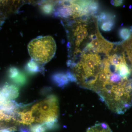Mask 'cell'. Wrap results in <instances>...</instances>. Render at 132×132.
Returning a JSON list of instances; mask_svg holds the SVG:
<instances>
[{"instance_id":"cell-1","label":"cell","mask_w":132,"mask_h":132,"mask_svg":"<svg viewBox=\"0 0 132 132\" xmlns=\"http://www.w3.org/2000/svg\"><path fill=\"white\" fill-rule=\"evenodd\" d=\"M28 50L31 60L39 65H44L54 57L56 43L54 38L50 36H40L29 43Z\"/></svg>"},{"instance_id":"cell-2","label":"cell","mask_w":132,"mask_h":132,"mask_svg":"<svg viewBox=\"0 0 132 132\" xmlns=\"http://www.w3.org/2000/svg\"><path fill=\"white\" fill-rule=\"evenodd\" d=\"M35 121L38 124L58 122L59 102L56 96L50 95L33 105L31 109Z\"/></svg>"},{"instance_id":"cell-3","label":"cell","mask_w":132,"mask_h":132,"mask_svg":"<svg viewBox=\"0 0 132 132\" xmlns=\"http://www.w3.org/2000/svg\"><path fill=\"white\" fill-rule=\"evenodd\" d=\"M25 2L24 1H0V10L6 17L16 13Z\"/></svg>"},{"instance_id":"cell-4","label":"cell","mask_w":132,"mask_h":132,"mask_svg":"<svg viewBox=\"0 0 132 132\" xmlns=\"http://www.w3.org/2000/svg\"><path fill=\"white\" fill-rule=\"evenodd\" d=\"M16 122L23 125H32L35 120L31 111H24L17 113L16 117Z\"/></svg>"},{"instance_id":"cell-5","label":"cell","mask_w":132,"mask_h":132,"mask_svg":"<svg viewBox=\"0 0 132 132\" xmlns=\"http://www.w3.org/2000/svg\"><path fill=\"white\" fill-rule=\"evenodd\" d=\"M1 92L9 100L16 98L19 94V88L13 85H5Z\"/></svg>"},{"instance_id":"cell-6","label":"cell","mask_w":132,"mask_h":132,"mask_svg":"<svg viewBox=\"0 0 132 132\" xmlns=\"http://www.w3.org/2000/svg\"><path fill=\"white\" fill-rule=\"evenodd\" d=\"M52 80L55 85L60 87H64L68 83L69 80L65 74L57 73L52 76Z\"/></svg>"},{"instance_id":"cell-7","label":"cell","mask_w":132,"mask_h":132,"mask_svg":"<svg viewBox=\"0 0 132 132\" xmlns=\"http://www.w3.org/2000/svg\"><path fill=\"white\" fill-rule=\"evenodd\" d=\"M87 132H112L108 125L105 123H100L88 128Z\"/></svg>"},{"instance_id":"cell-8","label":"cell","mask_w":132,"mask_h":132,"mask_svg":"<svg viewBox=\"0 0 132 132\" xmlns=\"http://www.w3.org/2000/svg\"><path fill=\"white\" fill-rule=\"evenodd\" d=\"M43 69L41 68L39 64L31 60L26 65V69L31 73H35L40 72Z\"/></svg>"},{"instance_id":"cell-9","label":"cell","mask_w":132,"mask_h":132,"mask_svg":"<svg viewBox=\"0 0 132 132\" xmlns=\"http://www.w3.org/2000/svg\"><path fill=\"white\" fill-rule=\"evenodd\" d=\"M108 59L111 64L115 66L120 65L126 60L124 56L121 57L118 54L109 56Z\"/></svg>"},{"instance_id":"cell-10","label":"cell","mask_w":132,"mask_h":132,"mask_svg":"<svg viewBox=\"0 0 132 132\" xmlns=\"http://www.w3.org/2000/svg\"><path fill=\"white\" fill-rule=\"evenodd\" d=\"M115 24L114 19L109 20L101 23V29L102 31L105 32H109L113 28Z\"/></svg>"},{"instance_id":"cell-11","label":"cell","mask_w":132,"mask_h":132,"mask_svg":"<svg viewBox=\"0 0 132 132\" xmlns=\"http://www.w3.org/2000/svg\"><path fill=\"white\" fill-rule=\"evenodd\" d=\"M54 2H45V3L43 2L40 5H41L40 7H41V9L43 12H45L49 14L53 10L54 11L55 6L56 4L55 3L54 4Z\"/></svg>"},{"instance_id":"cell-12","label":"cell","mask_w":132,"mask_h":132,"mask_svg":"<svg viewBox=\"0 0 132 132\" xmlns=\"http://www.w3.org/2000/svg\"><path fill=\"white\" fill-rule=\"evenodd\" d=\"M114 18V15L105 12H101L97 16L98 21L102 23L109 20H113Z\"/></svg>"},{"instance_id":"cell-13","label":"cell","mask_w":132,"mask_h":132,"mask_svg":"<svg viewBox=\"0 0 132 132\" xmlns=\"http://www.w3.org/2000/svg\"><path fill=\"white\" fill-rule=\"evenodd\" d=\"M131 32L130 29L123 28L120 29L119 33L121 38L124 40H126L130 38Z\"/></svg>"},{"instance_id":"cell-14","label":"cell","mask_w":132,"mask_h":132,"mask_svg":"<svg viewBox=\"0 0 132 132\" xmlns=\"http://www.w3.org/2000/svg\"><path fill=\"white\" fill-rule=\"evenodd\" d=\"M47 130L43 124H35L31 126V132H46Z\"/></svg>"},{"instance_id":"cell-15","label":"cell","mask_w":132,"mask_h":132,"mask_svg":"<svg viewBox=\"0 0 132 132\" xmlns=\"http://www.w3.org/2000/svg\"><path fill=\"white\" fill-rule=\"evenodd\" d=\"M18 76L17 78L14 79V82L19 86H22L24 85L26 81V78L25 76L22 74L19 75V76Z\"/></svg>"},{"instance_id":"cell-16","label":"cell","mask_w":132,"mask_h":132,"mask_svg":"<svg viewBox=\"0 0 132 132\" xmlns=\"http://www.w3.org/2000/svg\"><path fill=\"white\" fill-rule=\"evenodd\" d=\"M19 71L17 68L12 67L10 69L9 71L10 77L12 79H14L19 75Z\"/></svg>"},{"instance_id":"cell-17","label":"cell","mask_w":132,"mask_h":132,"mask_svg":"<svg viewBox=\"0 0 132 132\" xmlns=\"http://www.w3.org/2000/svg\"><path fill=\"white\" fill-rule=\"evenodd\" d=\"M79 28L81 34H82L84 38H85L87 36L88 34L86 28L84 26H82L81 25L79 26Z\"/></svg>"},{"instance_id":"cell-18","label":"cell","mask_w":132,"mask_h":132,"mask_svg":"<svg viewBox=\"0 0 132 132\" xmlns=\"http://www.w3.org/2000/svg\"><path fill=\"white\" fill-rule=\"evenodd\" d=\"M111 4L116 7L120 6L123 4V1H111Z\"/></svg>"},{"instance_id":"cell-19","label":"cell","mask_w":132,"mask_h":132,"mask_svg":"<svg viewBox=\"0 0 132 132\" xmlns=\"http://www.w3.org/2000/svg\"><path fill=\"white\" fill-rule=\"evenodd\" d=\"M5 18H6V17L4 15V14L2 13V12L0 10V28L1 27L3 22L5 21Z\"/></svg>"}]
</instances>
